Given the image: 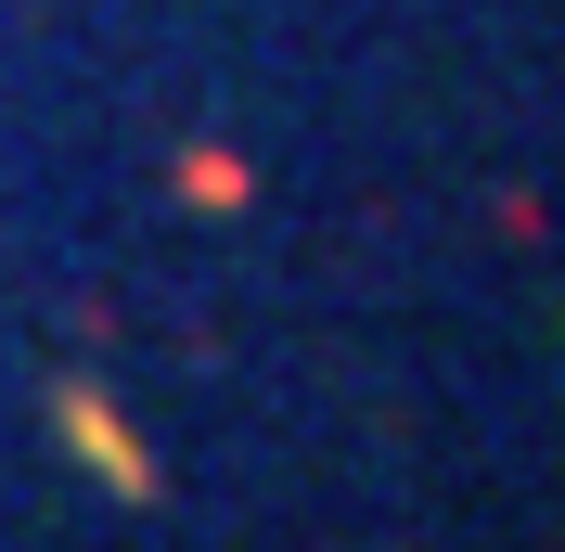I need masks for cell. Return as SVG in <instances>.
<instances>
[{
    "mask_svg": "<svg viewBox=\"0 0 565 552\" xmlns=\"http://www.w3.org/2000/svg\"><path fill=\"white\" fill-rule=\"evenodd\" d=\"M52 424H65V449H77V463H90V476L116 488V501H154V463H141V449L116 437V412L90 399V385H65V399H52Z\"/></svg>",
    "mask_w": 565,
    "mask_h": 552,
    "instance_id": "cell-1",
    "label": "cell"
}]
</instances>
